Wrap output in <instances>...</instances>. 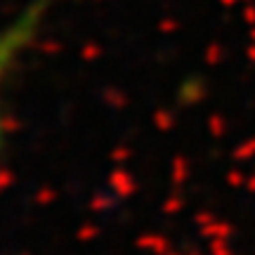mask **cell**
<instances>
[{
	"label": "cell",
	"mask_w": 255,
	"mask_h": 255,
	"mask_svg": "<svg viewBox=\"0 0 255 255\" xmlns=\"http://www.w3.org/2000/svg\"><path fill=\"white\" fill-rule=\"evenodd\" d=\"M47 5H50V0H33L12 24L0 28V100H2V85H5V78H7L12 64L17 62L21 50L33 38ZM0 137H2V114H0Z\"/></svg>",
	"instance_id": "6da1fadb"
}]
</instances>
